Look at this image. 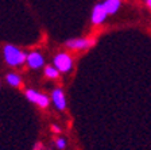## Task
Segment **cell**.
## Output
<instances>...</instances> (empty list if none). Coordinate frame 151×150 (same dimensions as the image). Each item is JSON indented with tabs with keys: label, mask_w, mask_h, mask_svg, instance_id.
Here are the masks:
<instances>
[{
	"label": "cell",
	"mask_w": 151,
	"mask_h": 150,
	"mask_svg": "<svg viewBox=\"0 0 151 150\" xmlns=\"http://www.w3.org/2000/svg\"><path fill=\"white\" fill-rule=\"evenodd\" d=\"M107 9H105V7H104L103 3H99L96 4V6L93 7V9H92V23L93 25H101V23L107 19Z\"/></svg>",
	"instance_id": "obj_5"
},
{
	"label": "cell",
	"mask_w": 151,
	"mask_h": 150,
	"mask_svg": "<svg viewBox=\"0 0 151 150\" xmlns=\"http://www.w3.org/2000/svg\"><path fill=\"white\" fill-rule=\"evenodd\" d=\"M26 97H27L31 103H35L37 106H39L41 108H46L49 107V103H50V99L49 96L45 93H39L35 89H27L26 91Z\"/></svg>",
	"instance_id": "obj_4"
},
{
	"label": "cell",
	"mask_w": 151,
	"mask_h": 150,
	"mask_svg": "<svg viewBox=\"0 0 151 150\" xmlns=\"http://www.w3.org/2000/svg\"><path fill=\"white\" fill-rule=\"evenodd\" d=\"M3 54L6 62L11 66L22 65L23 62H26V58H27V54L12 45H6L3 49Z\"/></svg>",
	"instance_id": "obj_1"
},
{
	"label": "cell",
	"mask_w": 151,
	"mask_h": 150,
	"mask_svg": "<svg viewBox=\"0 0 151 150\" xmlns=\"http://www.w3.org/2000/svg\"><path fill=\"white\" fill-rule=\"evenodd\" d=\"M6 80L12 87H19V85L22 84V78L19 77V75H16V73H8L6 76Z\"/></svg>",
	"instance_id": "obj_9"
},
{
	"label": "cell",
	"mask_w": 151,
	"mask_h": 150,
	"mask_svg": "<svg viewBox=\"0 0 151 150\" xmlns=\"http://www.w3.org/2000/svg\"><path fill=\"white\" fill-rule=\"evenodd\" d=\"M51 99H53L54 106L58 109L63 111L66 108V99H65V93L61 88H55L53 92H51Z\"/></svg>",
	"instance_id": "obj_7"
},
{
	"label": "cell",
	"mask_w": 151,
	"mask_h": 150,
	"mask_svg": "<svg viewBox=\"0 0 151 150\" xmlns=\"http://www.w3.org/2000/svg\"><path fill=\"white\" fill-rule=\"evenodd\" d=\"M55 145H57V147H58V149H63V147L66 146V142H65V139H63V138H60V139H57Z\"/></svg>",
	"instance_id": "obj_11"
},
{
	"label": "cell",
	"mask_w": 151,
	"mask_h": 150,
	"mask_svg": "<svg viewBox=\"0 0 151 150\" xmlns=\"http://www.w3.org/2000/svg\"><path fill=\"white\" fill-rule=\"evenodd\" d=\"M58 75H60V70L55 68V66L53 65H49L45 68V76L49 78H57L58 77Z\"/></svg>",
	"instance_id": "obj_10"
},
{
	"label": "cell",
	"mask_w": 151,
	"mask_h": 150,
	"mask_svg": "<svg viewBox=\"0 0 151 150\" xmlns=\"http://www.w3.org/2000/svg\"><path fill=\"white\" fill-rule=\"evenodd\" d=\"M26 62L31 69H39L43 66L45 59L42 57V54L39 51H31L30 54H27V58H26Z\"/></svg>",
	"instance_id": "obj_6"
},
{
	"label": "cell",
	"mask_w": 151,
	"mask_h": 150,
	"mask_svg": "<svg viewBox=\"0 0 151 150\" xmlns=\"http://www.w3.org/2000/svg\"><path fill=\"white\" fill-rule=\"evenodd\" d=\"M53 64L61 73H68L72 70L73 59L68 53H58L53 59Z\"/></svg>",
	"instance_id": "obj_2"
},
{
	"label": "cell",
	"mask_w": 151,
	"mask_h": 150,
	"mask_svg": "<svg viewBox=\"0 0 151 150\" xmlns=\"http://www.w3.org/2000/svg\"><path fill=\"white\" fill-rule=\"evenodd\" d=\"M146 6H147L148 8L151 9V0H146Z\"/></svg>",
	"instance_id": "obj_13"
},
{
	"label": "cell",
	"mask_w": 151,
	"mask_h": 150,
	"mask_svg": "<svg viewBox=\"0 0 151 150\" xmlns=\"http://www.w3.org/2000/svg\"><path fill=\"white\" fill-rule=\"evenodd\" d=\"M51 130H53L54 133H61V127H60V126H57V125L51 126Z\"/></svg>",
	"instance_id": "obj_12"
},
{
	"label": "cell",
	"mask_w": 151,
	"mask_h": 150,
	"mask_svg": "<svg viewBox=\"0 0 151 150\" xmlns=\"http://www.w3.org/2000/svg\"><path fill=\"white\" fill-rule=\"evenodd\" d=\"M94 43H96L94 38H73V39L66 41L65 45L69 49H73V50H85L88 47L93 46Z\"/></svg>",
	"instance_id": "obj_3"
},
{
	"label": "cell",
	"mask_w": 151,
	"mask_h": 150,
	"mask_svg": "<svg viewBox=\"0 0 151 150\" xmlns=\"http://www.w3.org/2000/svg\"><path fill=\"white\" fill-rule=\"evenodd\" d=\"M103 4L107 9L108 15H113L115 12H117V9L122 6V0H105Z\"/></svg>",
	"instance_id": "obj_8"
}]
</instances>
